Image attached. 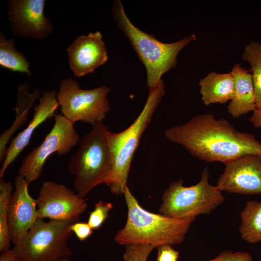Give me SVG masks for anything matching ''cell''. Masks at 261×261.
<instances>
[{"mask_svg":"<svg viewBox=\"0 0 261 261\" xmlns=\"http://www.w3.org/2000/svg\"><path fill=\"white\" fill-rule=\"evenodd\" d=\"M164 135L191 155L208 162L224 164L247 154L261 155V143L249 133L236 130L225 118L212 114L198 115L188 121L171 127Z\"/></svg>","mask_w":261,"mask_h":261,"instance_id":"cell-1","label":"cell"},{"mask_svg":"<svg viewBox=\"0 0 261 261\" xmlns=\"http://www.w3.org/2000/svg\"><path fill=\"white\" fill-rule=\"evenodd\" d=\"M124 195L128 216L125 226L115 236L118 244H145L157 248L184 242L195 218H172L148 211L140 205L128 186Z\"/></svg>","mask_w":261,"mask_h":261,"instance_id":"cell-2","label":"cell"},{"mask_svg":"<svg viewBox=\"0 0 261 261\" xmlns=\"http://www.w3.org/2000/svg\"><path fill=\"white\" fill-rule=\"evenodd\" d=\"M112 13L117 27L128 39L146 71V85L149 88L157 85L163 75L176 67L179 53L197 37L188 36L171 43L158 40L151 34L135 26L126 14L120 0L113 2Z\"/></svg>","mask_w":261,"mask_h":261,"instance_id":"cell-3","label":"cell"},{"mask_svg":"<svg viewBox=\"0 0 261 261\" xmlns=\"http://www.w3.org/2000/svg\"><path fill=\"white\" fill-rule=\"evenodd\" d=\"M165 94V85L162 80L149 89L143 109L129 127L117 133L112 132L109 129L106 131L113 169L105 184L112 194L124 195L128 186L127 180L134 154Z\"/></svg>","mask_w":261,"mask_h":261,"instance_id":"cell-4","label":"cell"},{"mask_svg":"<svg viewBox=\"0 0 261 261\" xmlns=\"http://www.w3.org/2000/svg\"><path fill=\"white\" fill-rule=\"evenodd\" d=\"M109 129L103 121L92 126L70 160L68 170L74 176V190L83 198L96 186L105 184L111 173L113 161L106 137Z\"/></svg>","mask_w":261,"mask_h":261,"instance_id":"cell-5","label":"cell"},{"mask_svg":"<svg viewBox=\"0 0 261 261\" xmlns=\"http://www.w3.org/2000/svg\"><path fill=\"white\" fill-rule=\"evenodd\" d=\"M208 169L205 167L199 182L186 187L183 180L173 181L164 190L159 214L179 219L196 218L201 215L212 212L225 201V197L218 187L209 181Z\"/></svg>","mask_w":261,"mask_h":261,"instance_id":"cell-6","label":"cell"},{"mask_svg":"<svg viewBox=\"0 0 261 261\" xmlns=\"http://www.w3.org/2000/svg\"><path fill=\"white\" fill-rule=\"evenodd\" d=\"M75 217L64 220L38 218L23 240L12 249L18 261H57L72 254L68 246L73 234L71 226L79 220Z\"/></svg>","mask_w":261,"mask_h":261,"instance_id":"cell-7","label":"cell"},{"mask_svg":"<svg viewBox=\"0 0 261 261\" xmlns=\"http://www.w3.org/2000/svg\"><path fill=\"white\" fill-rule=\"evenodd\" d=\"M110 90L106 86L83 89L72 79H64L57 96L61 114L73 123L80 121L93 126L102 122L110 109L107 99Z\"/></svg>","mask_w":261,"mask_h":261,"instance_id":"cell-8","label":"cell"},{"mask_svg":"<svg viewBox=\"0 0 261 261\" xmlns=\"http://www.w3.org/2000/svg\"><path fill=\"white\" fill-rule=\"evenodd\" d=\"M72 122L61 114L54 116V124L43 142L33 148L23 159L18 175L29 184L40 177L48 158L56 153L59 156L68 154L80 140Z\"/></svg>","mask_w":261,"mask_h":261,"instance_id":"cell-9","label":"cell"},{"mask_svg":"<svg viewBox=\"0 0 261 261\" xmlns=\"http://www.w3.org/2000/svg\"><path fill=\"white\" fill-rule=\"evenodd\" d=\"M36 200L37 217L41 219L64 220L80 217L87 207V199L54 181L42 184Z\"/></svg>","mask_w":261,"mask_h":261,"instance_id":"cell-10","label":"cell"},{"mask_svg":"<svg viewBox=\"0 0 261 261\" xmlns=\"http://www.w3.org/2000/svg\"><path fill=\"white\" fill-rule=\"evenodd\" d=\"M225 165L217 185L220 191L242 195L261 194V155H246Z\"/></svg>","mask_w":261,"mask_h":261,"instance_id":"cell-11","label":"cell"},{"mask_svg":"<svg viewBox=\"0 0 261 261\" xmlns=\"http://www.w3.org/2000/svg\"><path fill=\"white\" fill-rule=\"evenodd\" d=\"M45 0H10L8 1V18L14 35L43 39L54 27L44 14Z\"/></svg>","mask_w":261,"mask_h":261,"instance_id":"cell-12","label":"cell"},{"mask_svg":"<svg viewBox=\"0 0 261 261\" xmlns=\"http://www.w3.org/2000/svg\"><path fill=\"white\" fill-rule=\"evenodd\" d=\"M29 185L23 177H15L8 212L9 234L14 246L23 240L38 218L36 200L29 193Z\"/></svg>","mask_w":261,"mask_h":261,"instance_id":"cell-13","label":"cell"},{"mask_svg":"<svg viewBox=\"0 0 261 261\" xmlns=\"http://www.w3.org/2000/svg\"><path fill=\"white\" fill-rule=\"evenodd\" d=\"M67 50L69 66L77 77L92 73L108 59L105 44L99 31L78 36Z\"/></svg>","mask_w":261,"mask_h":261,"instance_id":"cell-14","label":"cell"},{"mask_svg":"<svg viewBox=\"0 0 261 261\" xmlns=\"http://www.w3.org/2000/svg\"><path fill=\"white\" fill-rule=\"evenodd\" d=\"M57 96V92L51 90L44 91L39 99V102L34 107L32 118L28 125L12 139L7 148L0 170V179H2L8 167L28 145L35 130L47 119L55 116L59 106Z\"/></svg>","mask_w":261,"mask_h":261,"instance_id":"cell-15","label":"cell"},{"mask_svg":"<svg viewBox=\"0 0 261 261\" xmlns=\"http://www.w3.org/2000/svg\"><path fill=\"white\" fill-rule=\"evenodd\" d=\"M230 73L234 79L235 89L227 111L233 117L238 118L257 109L254 90L251 73L239 63L233 66Z\"/></svg>","mask_w":261,"mask_h":261,"instance_id":"cell-16","label":"cell"},{"mask_svg":"<svg viewBox=\"0 0 261 261\" xmlns=\"http://www.w3.org/2000/svg\"><path fill=\"white\" fill-rule=\"evenodd\" d=\"M199 85L202 100L205 105L225 103L233 98L235 82L230 72H211L200 79Z\"/></svg>","mask_w":261,"mask_h":261,"instance_id":"cell-17","label":"cell"},{"mask_svg":"<svg viewBox=\"0 0 261 261\" xmlns=\"http://www.w3.org/2000/svg\"><path fill=\"white\" fill-rule=\"evenodd\" d=\"M29 86L25 82L21 83L18 87L15 107L13 109L16 114L15 119L11 127L0 136V161L3 162L6 152V145L13 133L23 125L28 120L30 111L36 100L39 98L40 91L35 89L29 92Z\"/></svg>","mask_w":261,"mask_h":261,"instance_id":"cell-18","label":"cell"},{"mask_svg":"<svg viewBox=\"0 0 261 261\" xmlns=\"http://www.w3.org/2000/svg\"><path fill=\"white\" fill-rule=\"evenodd\" d=\"M239 227L242 238L246 242L255 244L261 241V202L248 201L240 213Z\"/></svg>","mask_w":261,"mask_h":261,"instance_id":"cell-19","label":"cell"},{"mask_svg":"<svg viewBox=\"0 0 261 261\" xmlns=\"http://www.w3.org/2000/svg\"><path fill=\"white\" fill-rule=\"evenodd\" d=\"M14 40L7 39L0 33V65L13 72L24 73L31 76L30 64L26 58L15 48Z\"/></svg>","mask_w":261,"mask_h":261,"instance_id":"cell-20","label":"cell"},{"mask_svg":"<svg viewBox=\"0 0 261 261\" xmlns=\"http://www.w3.org/2000/svg\"><path fill=\"white\" fill-rule=\"evenodd\" d=\"M242 59L250 66L257 109H261V43L253 41L245 48Z\"/></svg>","mask_w":261,"mask_h":261,"instance_id":"cell-21","label":"cell"},{"mask_svg":"<svg viewBox=\"0 0 261 261\" xmlns=\"http://www.w3.org/2000/svg\"><path fill=\"white\" fill-rule=\"evenodd\" d=\"M13 186L2 179L0 181V251L9 250L12 243L9 231L8 212Z\"/></svg>","mask_w":261,"mask_h":261,"instance_id":"cell-22","label":"cell"},{"mask_svg":"<svg viewBox=\"0 0 261 261\" xmlns=\"http://www.w3.org/2000/svg\"><path fill=\"white\" fill-rule=\"evenodd\" d=\"M113 208L110 202L102 200L97 202L94 209L89 213L87 223L94 230H99L109 217V212Z\"/></svg>","mask_w":261,"mask_h":261,"instance_id":"cell-23","label":"cell"},{"mask_svg":"<svg viewBox=\"0 0 261 261\" xmlns=\"http://www.w3.org/2000/svg\"><path fill=\"white\" fill-rule=\"evenodd\" d=\"M155 247L145 244H133L125 246L123 261H147Z\"/></svg>","mask_w":261,"mask_h":261,"instance_id":"cell-24","label":"cell"},{"mask_svg":"<svg viewBox=\"0 0 261 261\" xmlns=\"http://www.w3.org/2000/svg\"><path fill=\"white\" fill-rule=\"evenodd\" d=\"M207 261H253L251 255L247 252L225 250L218 256Z\"/></svg>","mask_w":261,"mask_h":261,"instance_id":"cell-25","label":"cell"},{"mask_svg":"<svg viewBox=\"0 0 261 261\" xmlns=\"http://www.w3.org/2000/svg\"><path fill=\"white\" fill-rule=\"evenodd\" d=\"M156 261H177L179 253L172 247L171 245L164 244L157 247Z\"/></svg>","mask_w":261,"mask_h":261,"instance_id":"cell-26","label":"cell"},{"mask_svg":"<svg viewBox=\"0 0 261 261\" xmlns=\"http://www.w3.org/2000/svg\"><path fill=\"white\" fill-rule=\"evenodd\" d=\"M70 230L79 241H83L92 235L93 230L87 222H82L78 221L71 226Z\"/></svg>","mask_w":261,"mask_h":261,"instance_id":"cell-27","label":"cell"},{"mask_svg":"<svg viewBox=\"0 0 261 261\" xmlns=\"http://www.w3.org/2000/svg\"><path fill=\"white\" fill-rule=\"evenodd\" d=\"M250 122L257 128L261 127V109H256L249 118Z\"/></svg>","mask_w":261,"mask_h":261,"instance_id":"cell-28","label":"cell"},{"mask_svg":"<svg viewBox=\"0 0 261 261\" xmlns=\"http://www.w3.org/2000/svg\"><path fill=\"white\" fill-rule=\"evenodd\" d=\"M0 261H18L12 250L2 252L0 256Z\"/></svg>","mask_w":261,"mask_h":261,"instance_id":"cell-29","label":"cell"},{"mask_svg":"<svg viewBox=\"0 0 261 261\" xmlns=\"http://www.w3.org/2000/svg\"><path fill=\"white\" fill-rule=\"evenodd\" d=\"M57 261H71L69 258H61Z\"/></svg>","mask_w":261,"mask_h":261,"instance_id":"cell-30","label":"cell"}]
</instances>
